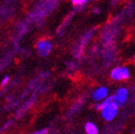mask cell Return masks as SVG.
I'll return each mask as SVG.
<instances>
[{
    "label": "cell",
    "instance_id": "6da1fadb",
    "mask_svg": "<svg viewBox=\"0 0 135 134\" xmlns=\"http://www.w3.org/2000/svg\"><path fill=\"white\" fill-rule=\"evenodd\" d=\"M118 106L114 100H112V97H108L104 100V102L97 106V108L101 109L102 117L107 122L112 121L118 114Z\"/></svg>",
    "mask_w": 135,
    "mask_h": 134
},
{
    "label": "cell",
    "instance_id": "7a4b0ae2",
    "mask_svg": "<svg viewBox=\"0 0 135 134\" xmlns=\"http://www.w3.org/2000/svg\"><path fill=\"white\" fill-rule=\"evenodd\" d=\"M129 70L125 66L116 67L111 71V78L115 80H124L129 78Z\"/></svg>",
    "mask_w": 135,
    "mask_h": 134
},
{
    "label": "cell",
    "instance_id": "3957f363",
    "mask_svg": "<svg viewBox=\"0 0 135 134\" xmlns=\"http://www.w3.org/2000/svg\"><path fill=\"white\" fill-rule=\"evenodd\" d=\"M127 97H128V91H127V89L122 87V88H119L115 92L114 95L112 96V100H114L119 106H122L127 102Z\"/></svg>",
    "mask_w": 135,
    "mask_h": 134
},
{
    "label": "cell",
    "instance_id": "277c9868",
    "mask_svg": "<svg viewBox=\"0 0 135 134\" xmlns=\"http://www.w3.org/2000/svg\"><path fill=\"white\" fill-rule=\"evenodd\" d=\"M36 50H37V53L39 54V56L41 57H45L49 54L50 51H51V43H50L48 40L44 39V40H41L37 43V46H36Z\"/></svg>",
    "mask_w": 135,
    "mask_h": 134
},
{
    "label": "cell",
    "instance_id": "5b68a950",
    "mask_svg": "<svg viewBox=\"0 0 135 134\" xmlns=\"http://www.w3.org/2000/svg\"><path fill=\"white\" fill-rule=\"evenodd\" d=\"M107 96H108V89L105 86H101V87L97 88L92 94L93 100H96V102L105 100L107 98Z\"/></svg>",
    "mask_w": 135,
    "mask_h": 134
},
{
    "label": "cell",
    "instance_id": "8992f818",
    "mask_svg": "<svg viewBox=\"0 0 135 134\" xmlns=\"http://www.w3.org/2000/svg\"><path fill=\"white\" fill-rule=\"evenodd\" d=\"M85 132L87 134H97L98 133V127L96 126V125L93 123H87L85 125Z\"/></svg>",
    "mask_w": 135,
    "mask_h": 134
},
{
    "label": "cell",
    "instance_id": "52a82bcc",
    "mask_svg": "<svg viewBox=\"0 0 135 134\" xmlns=\"http://www.w3.org/2000/svg\"><path fill=\"white\" fill-rule=\"evenodd\" d=\"M87 0H72V3L74 5H83Z\"/></svg>",
    "mask_w": 135,
    "mask_h": 134
},
{
    "label": "cell",
    "instance_id": "ba28073f",
    "mask_svg": "<svg viewBox=\"0 0 135 134\" xmlns=\"http://www.w3.org/2000/svg\"><path fill=\"white\" fill-rule=\"evenodd\" d=\"M8 82H9V77L7 76V77H5L4 79H3L2 83H1V85H2V86H3V85H5L6 83H8Z\"/></svg>",
    "mask_w": 135,
    "mask_h": 134
},
{
    "label": "cell",
    "instance_id": "9c48e42d",
    "mask_svg": "<svg viewBox=\"0 0 135 134\" xmlns=\"http://www.w3.org/2000/svg\"><path fill=\"white\" fill-rule=\"evenodd\" d=\"M46 132H47L46 129H41V130H38V131H36V134H44V133H46Z\"/></svg>",
    "mask_w": 135,
    "mask_h": 134
}]
</instances>
